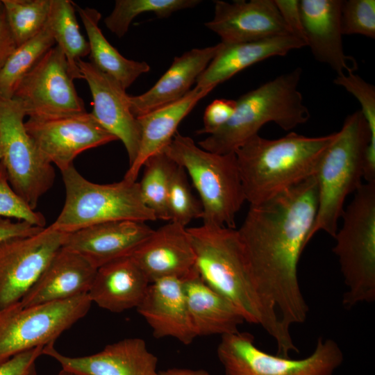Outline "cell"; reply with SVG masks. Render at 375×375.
<instances>
[{
	"label": "cell",
	"mask_w": 375,
	"mask_h": 375,
	"mask_svg": "<svg viewBox=\"0 0 375 375\" xmlns=\"http://www.w3.org/2000/svg\"><path fill=\"white\" fill-rule=\"evenodd\" d=\"M338 132L308 137L290 132L278 139L255 135L235 151L245 199L265 202L317 174L322 156Z\"/></svg>",
	"instance_id": "3"
},
{
	"label": "cell",
	"mask_w": 375,
	"mask_h": 375,
	"mask_svg": "<svg viewBox=\"0 0 375 375\" xmlns=\"http://www.w3.org/2000/svg\"><path fill=\"white\" fill-rule=\"evenodd\" d=\"M214 4V16L204 25L219 36L222 43L247 42L291 34L274 0H216Z\"/></svg>",
	"instance_id": "16"
},
{
	"label": "cell",
	"mask_w": 375,
	"mask_h": 375,
	"mask_svg": "<svg viewBox=\"0 0 375 375\" xmlns=\"http://www.w3.org/2000/svg\"><path fill=\"white\" fill-rule=\"evenodd\" d=\"M43 355L53 358L62 369L83 375H160L157 357L140 338H124L96 353L79 357L60 353L53 343L44 347Z\"/></svg>",
	"instance_id": "17"
},
{
	"label": "cell",
	"mask_w": 375,
	"mask_h": 375,
	"mask_svg": "<svg viewBox=\"0 0 375 375\" xmlns=\"http://www.w3.org/2000/svg\"><path fill=\"white\" fill-rule=\"evenodd\" d=\"M201 2L200 0H116L104 23L120 38L127 33L133 19L142 12H152L158 18H166L176 11L194 8Z\"/></svg>",
	"instance_id": "32"
},
{
	"label": "cell",
	"mask_w": 375,
	"mask_h": 375,
	"mask_svg": "<svg viewBox=\"0 0 375 375\" xmlns=\"http://www.w3.org/2000/svg\"><path fill=\"white\" fill-rule=\"evenodd\" d=\"M136 310L156 338L170 337L188 345L197 338L181 278H163L150 283Z\"/></svg>",
	"instance_id": "21"
},
{
	"label": "cell",
	"mask_w": 375,
	"mask_h": 375,
	"mask_svg": "<svg viewBox=\"0 0 375 375\" xmlns=\"http://www.w3.org/2000/svg\"><path fill=\"white\" fill-rule=\"evenodd\" d=\"M370 131L360 110L349 115L325 151L316 178L318 204L309 238L323 231L335 238L344 201L362 184Z\"/></svg>",
	"instance_id": "5"
},
{
	"label": "cell",
	"mask_w": 375,
	"mask_h": 375,
	"mask_svg": "<svg viewBox=\"0 0 375 375\" xmlns=\"http://www.w3.org/2000/svg\"><path fill=\"white\" fill-rule=\"evenodd\" d=\"M16 47L0 1V71Z\"/></svg>",
	"instance_id": "42"
},
{
	"label": "cell",
	"mask_w": 375,
	"mask_h": 375,
	"mask_svg": "<svg viewBox=\"0 0 375 375\" xmlns=\"http://www.w3.org/2000/svg\"><path fill=\"white\" fill-rule=\"evenodd\" d=\"M188 308L195 334L220 335L238 331L244 322L238 309L208 286L196 268L182 279Z\"/></svg>",
	"instance_id": "27"
},
{
	"label": "cell",
	"mask_w": 375,
	"mask_h": 375,
	"mask_svg": "<svg viewBox=\"0 0 375 375\" xmlns=\"http://www.w3.org/2000/svg\"><path fill=\"white\" fill-rule=\"evenodd\" d=\"M65 189L64 206L49 226L70 233L89 226L119 220H157L142 201L138 181L123 178L98 184L85 178L73 166L61 172Z\"/></svg>",
	"instance_id": "8"
},
{
	"label": "cell",
	"mask_w": 375,
	"mask_h": 375,
	"mask_svg": "<svg viewBox=\"0 0 375 375\" xmlns=\"http://www.w3.org/2000/svg\"><path fill=\"white\" fill-rule=\"evenodd\" d=\"M176 164L163 151L149 157L144 162L139 183L140 195L156 219L170 221L167 206L168 191Z\"/></svg>",
	"instance_id": "31"
},
{
	"label": "cell",
	"mask_w": 375,
	"mask_h": 375,
	"mask_svg": "<svg viewBox=\"0 0 375 375\" xmlns=\"http://www.w3.org/2000/svg\"><path fill=\"white\" fill-rule=\"evenodd\" d=\"M317 204L315 175L250 206L238 229L258 288L289 330L304 323L308 314L297 267L310 241Z\"/></svg>",
	"instance_id": "1"
},
{
	"label": "cell",
	"mask_w": 375,
	"mask_h": 375,
	"mask_svg": "<svg viewBox=\"0 0 375 375\" xmlns=\"http://www.w3.org/2000/svg\"><path fill=\"white\" fill-rule=\"evenodd\" d=\"M77 65L91 92L92 115L106 131L121 140L131 165L138 152L141 131L131 110L130 96L116 80L90 62L80 59Z\"/></svg>",
	"instance_id": "15"
},
{
	"label": "cell",
	"mask_w": 375,
	"mask_h": 375,
	"mask_svg": "<svg viewBox=\"0 0 375 375\" xmlns=\"http://www.w3.org/2000/svg\"><path fill=\"white\" fill-rule=\"evenodd\" d=\"M26 132L42 156L61 172L73 166L83 151L117 139L88 112L67 117L24 122Z\"/></svg>",
	"instance_id": "14"
},
{
	"label": "cell",
	"mask_w": 375,
	"mask_h": 375,
	"mask_svg": "<svg viewBox=\"0 0 375 375\" xmlns=\"http://www.w3.org/2000/svg\"><path fill=\"white\" fill-rule=\"evenodd\" d=\"M56 375H83L81 374L68 369H62Z\"/></svg>",
	"instance_id": "44"
},
{
	"label": "cell",
	"mask_w": 375,
	"mask_h": 375,
	"mask_svg": "<svg viewBox=\"0 0 375 375\" xmlns=\"http://www.w3.org/2000/svg\"><path fill=\"white\" fill-rule=\"evenodd\" d=\"M301 75V68H295L240 96L229 121L198 146L219 154L235 153L267 123L289 131L308 122L310 112L298 90Z\"/></svg>",
	"instance_id": "4"
},
{
	"label": "cell",
	"mask_w": 375,
	"mask_h": 375,
	"mask_svg": "<svg viewBox=\"0 0 375 375\" xmlns=\"http://www.w3.org/2000/svg\"><path fill=\"white\" fill-rule=\"evenodd\" d=\"M219 44L194 48L174 60L156 84L138 96H130L131 110L135 117L172 103L185 96L215 56Z\"/></svg>",
	"instance_id": "24"
},
{
	"label": "cell",
	"mask_w": 375,
	"mask_h": 375,
	"mask_svg": "<svg viewBox=\"0 0 375 375\" xmlns=\"http://www.w3.org/2000/svg\"><path fill=\"white\" fill-rule=\"evenodd\" d=\"M17 47L34 38L45 26L51 0H0Z\"/></svg>",
	"instance_id": "33"
},
{
	"label": "cell",
	"mask_w": 375,
	"mask_h": 375,
	"mask_svg": "<svg viewBox=\"0 0 375 375\" xmlns=\"http://www.w3.org/2000/svg\"><path fill=\"white\" fill-rule=\"evenodd\" d=\"M187 231L201 278L231 302L244 322L260 326L274 340L278 355L298 353L290 330L256 282L238 230L203 224Z\"/></svg>",
	"instance_id": "2"
},
{
	"label": "cell",
	"mask_w": 375,
	"mask_h": 375,
	"mask_svg": "<svg viewBox=\"0 0 375 375\" xmlns=\"http://www.w3.org/2000/svg\"><path fill=\"white\" fill-rule=\"evenodd\" d=\"M55 43L47 23L34 38L17 47L0 71V96L12 98L22 78Z\"/></svg>",
	"instance_id": "30"
},
{
	"label": "cell",
	"mask_w": 375,
	"mask_h": 375,
	"mask_svg": "<svg viewBox=\"0 0 375 375\" xmlns=\"http://www.w3.org/2000/svg\"><path fill=\"white\" fill-rule=\"evenodd\" d=\"M44 228L25 221L13 222L9 218L0 217V242L13 238L33 235L40 232Z\"/></svg>",
	"instance_id": "41"
},
{
	"label": "cell",
	"mask_w": 375,
	"mask_h": 375,
	"mask_svg": "<svg viewBox=\"0 0 375 375\" xmlns=\"http://www.w3.org/2000/svg\"><path fill=\"white\" fill-rule=\"evenodd\" d=\"M131 257L149 283L169 277L183 279L195 269L187 227L172 222L154 230Z\"/></svg>",
	"instance_id": "20"
},
{
	"label": "cell",
	"mask_w": 375,
	"mask_h": 375,
	"mask_svg": "<svg viewBox=\"0 0 375 375\" xmlns=\"http://www.w3.org/2000/svg\"><path fill=\"white\" fill-rule=\"evenodd\" d=\"M47 23L66 58L70 76L73 79H83L77 62L89 55L90 46L79 31L75 4L69 0H51Z\"/></svg>",
	"instance_id": "29"
},
{
	"label": "cell",
	"mask_w": 375,
	"mask_h": 375,
	"mask_svg": "<svg viewBox=\"0 0 375 375\" xmlns=\"http://www.w3.org/2000/svg\"><path fill=\"white\" fill-rule=\"evenodd\" d=\"M274 2L290 33L305 41L299 1L274 0Z\"/></svg>",
	"instance_id": "40"
},
{
	"label": "cell",
	"mask_w": 375,
	"mask_h": 375,
	"mask_svg": "<svg viewBox=\"0 0 375 375\" xmlns=\"http://www.w3.org/2000/svg\"><path fill=\"white\" fill-rule=\"evenodd\" d=\"M236 108V101L228 99L214 100L206 108L203 114V126L197 131V134L211 135L223 126L231 118Z\"/></svg>",
	"instance_id": "38"
},
{
	"label": "cell",
	"mask_w": 375,
	"mask_h": 375,
	"mask_svg": "<svg viewBox=\"0 0 375 375\" xmlns=\"http://www.w3.org/2000/svg\"><path fill=\"white\" fill-rule=\"evenodd\" d=\"M149 283L134 260L126 256L98 267L88 294L99 307L122 312L139 306Z\"/></svg>",
	"instance_id": "26"
},
{
	"label": "cell",
	"mask_w": 375,
	"mask_h": 375,
	"mask_svg": "<svg viewBox=\"0 0 375 375\" xmlns=\"http://www.w3.org/2000/svg\"><path fill=\"white\" fill-rule=\"evenodd\" d=\"M341 217L333 251L346 286L342 303L350 309L375 301V182L360 185Z\"/></svg>",
	"instance_id": "7"
},
{
	"label": "cell",
	"mask_w": 375,
	"mask_h": 375,
	"mask_svg": "<svg viewBox=\"0 0 375 375\" xmlns=\"http://www.w3.org/2000/svg\"><path fill=\"white\" fill-rule=\"evenodd\" d=\"M153 231L143 222H108L65 233L62 247L81 255L97 269L131 256Z\"/></svg>",
	"instance_id": "18"
},
{
	"label": "cell",
	"mask_w": 375,
	"mask_h": 375,
	"mask_svg": "<svg viewBox=\"0 0 375 375\" xmlns=\"http://www.w3.org/2000/svg\"><path fill=\"white\" fill-rule=\"evenodd\" d=\"M342 35H361L375 38V0L343 1L341 8Z\"/></svg>",
	"instance_id": "36"
},
{
	"label": "cell",
	"mask_w": 375,
	"mask_h": 375,
	"mask_svg": "<svg viewBox=\"0 0 375 375\" xmlns=\"http://www.w3.org/2000/svg\"><path fill=\"white\" fill-rule=\"evenodd\" d=\"M25 117L17 100L0 96V160L12 189L35 210L53 186L55 171L26 132Z\"/></svg>",
	"instance_id": "11"
},
{
	"label": "cell",
	"mask_w": 375,
	"mask_h": 375,
	"mask_svg": "<svg viewBox=\"0 0 375 375\" xmlns=\"http://www.w3.org/2000/svg\"><path fill=\"white\" fill-rule=\"evenodd\" d=\"M217 354L225 375H334L344 360L331 338H319L308 356L292 359L262 351L251 333L239 331L221 336Z\"/></svg>",
	"instance_id": "10"
},
{
	"label": "cell",
	"mask_w": 375,
	"mask_h": 375,
	"mask_svg": "<svg viewBox=\"0 0 375 375\" xmlns=\"http://www.w3.org/2000/svg\"><path fill=\"white\" fill-rule=\"evenodd\" d=\"M212 90L199 89L195 86L181 99L137 117L141 131L139 149L124 176V179L137 181L146 160L164 151L176 133L181 122Z\"/></svg>",
	"instance_id": "25"
},
{
	"label": "cell",
	"mask_w": 375,
	"mask_h": 375,
	"mask_svg": "<svg viewBox=\"0 0 375 375\" xmlns=\"http://www.w3.org/2000/svg\"><path fill=\"white\" fill-rule=\"evenodd\" d=\"M65 235L49 226L0 242V310L23 299L62 247Z\"/></svg>",
	"instance_id": "13"
},
{
	"label": "cell",
	"mask_w": 375,
	"mask_h": 375,
	"mask_svg": "<svg viewBox=\"0 0 375 375\" xmlns=\"http://www.w3.org/2000/svg\"><path fill=\"white\" fill-rule=\"evenodd\" d=\"M75 8L87 33L90 62L97 68L116 80L125 90L140 75L150 71L147 62L128 59L110 44L99 26L101 15L97 10L76 5Z\"/></svg>",
	"instance_id": "28"
},
{
	"label": "cell",
	"mask_w": 375,
	"mask_h": 375,
	"mask_svg": "<svg viewBox=\"0 0 375 375\" xmlns=\"http://www.w3.org/2000/svg\"><path fill=\"white\" fill-rule=\"evenodd\" d=\"M333 83L351 94L360 105V112L370 131L365 163L367 167L373 168L375 166V87L354 72L337 75Z\"/></svg>",
	"instance_id": "34"
},
{
	"label": "cell",
	"mask_w": 375,
	"mask_h": 375,
	"mask_svg": "<svg viewBox=\"0 0 375 375\" xmlns=\"http://www.w3.org/2000/svg\"><path fill=\"white\" fill-rule=\"evenodd\" d=\"M163 152L190 178L200 197L203 224L235 228L246 199L235 153L206 151L178 133Z\"/></svg>",
	"instance_id": "6"
},
{
	"label": "cell",
	"mask_w": 375,
	"mask_h": 375,
	"mask_svg": "<svg viewBox=\"0 0 375 375\" xmlns=\"http://www.w3.org/2000/svg\"><path fill=\"white\" fill-rule=\"evenodd\" d=\"M97 269L81 255L61 247L19 302L26 307L86 294Z\"/></svg>",
	"instance_id": "23"
},
{
	"label": "cell",
	"mask_w": 375,
	"mask_h": 375,
	"mask_svg": "<svg viewBox=\"0 0 375 375\" xmlns=\"http://www.w3.org/2000/svg\"><path fill=\"white\" fill-rule=\"evenodd\" d=\"M341 0L299 1L306 47L319 62L328 65L337 75L355 72L354 58L344 53L341 31Z\"/></svg>",
	"instance_id": "19"
},
{
	"label": "cell",
	"mask_w": 375,
	"mask_h": 375,
	"mask_svg": "<svg viewBox=\"0 0 375 375\" xmlns=\"http://www.w3.org/2000/svg\"><path fill=\"white\" fill-rule=\"evenodd\" d=\"M219 45L215 56L196 81L199 89H214L257 62L306 47L304 40L291 34L247 42H219Z\"/></svg>",
	"instance_id": "22"
},
{
	"label": "cell",
	"mask_w": 375,
	"mask_h": 375,
	"mask_svg": "<svg viewBox=\"0 0 375 375\" xmlns=\"http://www.w3.org/2000/svg\"><path fill=\"white\" fill-rule=\"evenodd\" d=\"M160 375H212L204 369L172 367L160 372Z\"/></svg>",
	"instance_id": "43"
},
{
	"label": "cell",
	"mask_w": 375,
	"mask_h": 375,
	"mask_svg": "<svg viewBox=\"0 0 375 375\" xmlns=\"http://www.w3.org/2000/svg\"><path fill=\"white\" fill-rule=\"evenodd\" d=\"M69 72L66 58L51 47L22 78L12 98L28 118L48 119L86 112Z\"/></svg>",
	"instance_id": "12"
},
{
	"label": "cell",
	"mask_w": 375,
	"mask_h": 375,
	"mask_svg": "<svg viewBox=\"0 0 375 375\" xmlns=\"http://www.w3.org/2000/svg\"><path fill=\"white\" fill-rule=\"evenodd\" d=\"M42 347L20 353L0 365V375H37L36 361L43 355Z\"/></svg>",
	"instance_id": "39"
},
{
	"label": "cell",
	"mask_w": 375,
	"mask_h": 375,
	"mask_svg": "<svg viewBox=\"0 0 375 375\" xmlns=\"http://www.w3.org/2000/svg\"><path fill=\"white\" fill-rule=\"evenodd\" d=\"M88 294L22 306L20 302L0 310V365L12 357L55 343L58 337L89 312Z\"/></svg>",
	"instance_id": "9"
},
{
	"label": "cell",
	"mask_w": 375,
	"mask_h": 375,
	"mask_svg": "<svg viewBox=\"0 0 375 375\" xmlns=\"http://www.w3.org/2000/svg\"><path fill=\"white\" fill-rule=\"evenodd\" d=\"M0 160H1V152H0Z\"/></svg>",
	"instance_id": "45"
},
{
	"label": "cell",
	"mask_w": 375,
	"mask_h": 375,
	"mask_svg": "<svg viewBox=\"0 0 375 375\" xmlns=\"http://www.w3.org/2000/svg\"><path fill=\"white\" fill-rule=\"evenodd\" d=\"M0 217L25 221L36 226L45 227L43 215L33 209L11 187L5 166L0 160Z\"/></svg>",
	"instance_id": "37"
},
{
	"label": "cell",
	"mask_w": 375,
	"mask_h": 375,
	"mask_svg": "<svg viewBox=\"0 0 375 375\" xmlns=\"http://www.w3.org/2000/svg\"><path fill=\"white\" fill-rule=\"evenodd\" d=\"M167 206L169 222L183 226L186 227L194 219L201 218V202L192 193L185 171L177 164L170 180Z\"/></svg>",
	"instance_id": "35"
}]
</instances>
